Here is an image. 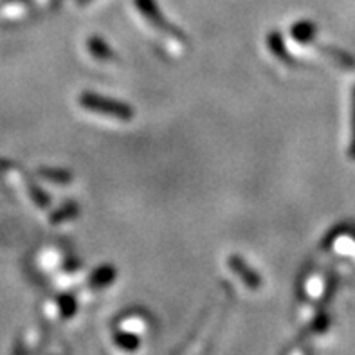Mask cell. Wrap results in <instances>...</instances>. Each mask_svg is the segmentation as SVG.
I'll list each match as a JSON object with an SVG mask.
<instances>
[{"label":"cell","mask_w":355,"mask_h":355,"mask_svg":"<svg viewBox=\"0 0 355 355\" xmlns=\"http://www.w3.org/2000/svg\"><path fill=\"white\" fill-rule=\"evenodd\" d=\"M53 355H67V354H53Z\"/></svg>","instance_id":"1"}]
</instances>
